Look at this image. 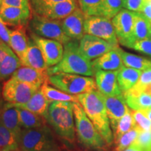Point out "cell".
<instances>
[{"mask_svg": "<svg viewBox=\"0 0 151 151\" xmlns=\"http://www.w3.org/2000/svg\"><path fill=\"white\" fill-rule=\"evenodd\" d=\"M123 8L133 12H141L144 0H122Z\"/></svg>", "mask_w": 151, "mask_h": 151, "instance_id": "ab89813d", "label": "cell"}, {"mask_svg": "<svg viewBox=\"0 0 151 151\" xmlns=\"http://www.w3.org/2000/svg\"><path fill=\"white\" fill-rule=\"evenodd\" d=\"M129 108L136 111H147L151 109V94L146 91L130 89L122 93Z\"/></svg>", "mask_w": 151, "mask_h": 151, "instance_id": "44dd1931", "label": "cell"}, {"mask_svg": "<svg viewBox=\"0 0 151 151\" xmlns=\"http://www.w3.org/2000/svg\"><path fill=\"white\" fill-rule=\"evenodd\" d=\"M123 8L122 0H104L103 16L113 18Z\"/></svg>", "mask_w": 151, "mask_h": 151, "instance_id": "d590c367", "label": "cell"}, {"mask_svg": "<svg viewBox=\"0 0 151 151\" xmlns=\"http://www.w3.org/2000/svg\"><path fill=\"white\" fill-rule=\"evenodd\" d=\"M21 66V62L18 57L12 49L9 48L6 55L0 65V83L12 76L15 71Z\"/></svg>", "mask_w": 151, "mask_h": 151, "instance_id": "484cf974", "label": "cell"}, {"mask_svg": "<svg viewBox=\"0 0 151 151\" xmlns=\"http://www.w3.org/2000/svg\"><path fill=\"white\" fill-rule=\"evenodd\" d=\"M62 1H66V0H30L32 8L39 6L51 4L60 2Z\"/></svg>", "mask_w": 151, "mask_h": 151, "instance_id": "7bdbcfd3", "label": "cell"}, {"mask_svg": "<svg viewBox=\"0 0 151 151\" xmlns=\"http://www.w3.org/2000/svg\"><path fill=\"white\" fill-rule=\"evenodd\" d=\"M0 17L6 25L18 27L24 26L31 18V9L12 6H2Z\"/></svg>", "mask_w": 151, "mask_h": 151, "instance_id": "e0dca14e", "label": "cell"}, {"mask_svg": "<svg viewBox=\"0 0 151 151\" xmlns=\"http://www.w3.org/2000/svg\"><path fill=\"white\" fill-rule=\"evenodd\" d=\"M11 151H22V150H20V149L19 148H16V149H14V150H11Z\"/></svg>", "mask_w": 151, "mask_h": 151, "instance_id": "f5cc1de1", "label": "cell"}, {"mask_svg": "<svg viewBox=\"0 0 151 151\" xmlns=\"http://www.w3.org/2000/svg\"><path fill=\"white\" fill-rule=\"evenodd\" d=\"M140 133L139 130L134 127L122 135L118 140L114 141L116 144L115 151H122L133 144L137 136Z\"/></svg>", "mask_w": 151, "mask_h": 151, "instance_id": "836d02e7", "label": "cell"}, {"mask_svg": "<svg viewBox=\"0 0 151 151\" xmlns=\"http://www.w3.org/2000/svg\"><path fill=\"white\" fill-rule=\"evenodd\" d=\"M50 101L46 97V96L43 94L42 91L39 88L32 97L30 98V99L26 104H17L19 106H21L22 108L27 109L32 112L39 115L46 119V117L48 114V107L50 105Z\"/></svg>", "mask_w": 151, "mask_h": 151, "instance_id": "cb8c5ba5", "label": "cell"}, {"mask_svg": "<svg viewBox=\"0 0 151 151\" xmlns=\"http://www.w3.org/2000/svg\"><path fill=\"white\" fill-rule=\"evenodd\" d=\"M79 41L71 40L64 45V53L58 65L47 69L50 76L59 73L93 76L94 71L91 60L87 59L79 49Z\"/></svg>", "mask_w": 151, "mask_h": 151, "instance_id": "7a4b0ae2", "label": "cell"}, {"mask_svg": "<svg viewBox=\"0 0 151 151\" xmlns=\"http://www.w3.org/2000/svg\"><path fill=\"white\" fill-rule=\"evenodd\" d=\"M29 39L26 35L24 26H20L14 30H11L9 47L18 57L20 62L25 55L29 46Z\"/></svg>", "mask_w": 151, "mask_h": 151, "instance_id": "603a6c76", "label": "cell"}, {"mask_svg": "<svg viewBox=\"0 0 151 151\" xmlns=\"http://www.w3.org/2000/svg\"><path fill=\"white\" fill-rule=\"evenodd\" d=\"M18 148V137L0 122V151H11Z\"/></svg>", "mask_w": 151, "mask_h": 151, "instance_id": "4dcf8cb0", "label": "cell"}, {"mask_svg": "<svg viewBox=\"0 0 151 151\" xmlns=\"http://www.w3.org/2000/svg\"><path fill=\"white\" fill-rule=\"evenodd\" d=\"M144 111L145 113H146L147 117H148V118L151 120V109H148V110L147 111Z\"/></svg>", "mask_w": 151, "mask_h": 151, "instance_id": "c3c4849f", "label": "cell"}, {"mask_svg": "<svg viewBox=\"0 0 151 151\" xmlns=\"http://www.w3.org/2000/svg\"><path fill=\"white\" fill-rule=\"evenodd\" d=\"M9 48L10 47L8 45L6 44L4 41L0 39V65L6 55L7 51H8Z\"/></svg>", "mask_w": 151, "mask_h": 151, "instance_id": "f6af8a7d", "label": "cell"}, {"mask_svg": "<svg viewBox=\"0 0 151 151\" xmlns=\"http://www.w3.org/2000/svg\"><path fill=\"white\" fill-rule=\"evenodd\" d=\"M86 16L78 7L62 20L63 32L72 40L80 41L84 36V21Z\"/></svg>", "mask_w": 151, "mask_h": 151, "instance_id": "2e32d148", "label": "cell"}, {"mask_svg": "<svg viewBox=\"0 0 151 151\" xmlns=\"http://www.w3.org/2000/svg\"><path fill=\"white\" fill-rule=\"evenodd\" d=\"M28 27L31 33L46 39L58 41L63 45L71 40L63 32L60 20H51L34 13L28 23Z\"/></svg>", "mask_w": 151, "mask_h": 151, "instance_id": "52a82bcc", "label": "cell"}, {"mask_svg": "<svg viewBox=\"0 0 151 151\" xmlns=\"http://www.w3.org/2000/svg\"><path fill=\"white\" fill-rule=\"evenodd\" d=\"M47 151H60V150H58V149L57 148V147H56V148H51V149H50V150H48Z\"/></svg>", "mask_w": 151, "mask_h": 151, "instance_id": "816d5d0a", "label": "cell"}, {"mask_svg": "<svg viewBox=\"0 0 151 151\" xmlns=\"http://www.w3.org/2000/svg\"><path fill=\"white\" fill-rule=\"evenodd\" d=\"M107 114L110 121L111 129H113L116 124L124 115L130 111L123 94L116 96H106L103 94Z\"/></svg>", "mask_w": 151, "mask_h": 151, "instance_id": "9a60e30c", "label": "cell"}, {"mask_svg": "<svg viewBox=\"0 0 151 151\" xmlns=\"http://www.w3.org/2000/svg\"><path fill=\"white\" fill-rule=\"evenodd\" d=\"M3 6L30 9L29 0H3Z\"/></svg>", "mask_w": 151, "mask_h": 151, "instance_id": "60d3db41", "label": "cell"}, {"mask_svg": "<svg viewBox=\"0 0 151 151\" xmlns=\"http://www.w3.org/2000/svg\"><path fill=\"white\" fill-rule=\"evenodd\" d=\"M145 151L151 150V131L141 132L133 143Z\"/></svg>", "mask_w": 151, "mask_h": 151, "instance_id": "74e56055", "label": "cell"}, {"mask_svg": "<svg viewBox=\"0 0 151 151\" xmlns=\"http://www.w3.org/2000/svg\"><path fill=\"white\" fill-rule=\"evenodd\" d=\"M76 0H66L32 8L35 14L51 20H63L78 8Z\"/></svg>", "mask_w": 151, "mask_h": 151, "instance_id": "7c38bea8", "label": "cell"}, {"mask_svg": "<svg viewBox=\"0 0 151 151\" xmlns=\"http://www.w3.org/2000/svg\"><path fill=\"white\" fill-rule=\"evenodd\" d=\"M20 62L22 66L34 68L41 71H46L48 68L40 48L31 39H29V46L25 55Z\"/></svg>", "mask_w": 151, "mask_h": 151, "instance_id": "7402d4cb", "label": "cell"}, {"mask_svg": "<svg viewBox=\"0 0 151 151\" xmlns=\"http://www.w3.org/2000/svg\"><path fill=\"white\" fill-rule=\"evenodd\" d=\"M145 91L148 92H149V93L151 94V85H150V86L147 87V88L146 89V90H145Z\"/></svg>", "mask_w": 151, "mask_h": 151, "instance_id": "681fc988", "label": "cell"}, {"mask_svg": "<svg viewBox=\"0 0 151 151\" xmlns=\"http://www.w3.org/2000/svg\"><path fill=\"white\" fill-rule=\"evenodd\" d=\"M147 39H151V22L142 13L136 12L133 31V45L137 41Z\"/></svg>", "mask_w": 151, "mask_h": 151, "instance_id": "4316f807", "label": "cell"}, {"mask_svg": "<svg viewBox=\"0 0 151 151\" xmlns=\"http://www.w3.org/2000/svg\"><path fill=\"white\" fill-rule=\"evenodd\" d=\"M38 90L39 88L33 85L11 78L3 85L2 96L6 102L24 104Z\"/></svg>", "mask_w": 151, "mask_h": 151, "instance_id": "9c48e42d", "label": "cell"}, {"mask_svg": "<svg viewBox=\"0 0 151 151\" xmlns=\"http://www.w3.org/2000/svg\"><path fill=\"white\" fill-rule=\"evenodd\" d=\"M30 37L40 48L48 67H53L61 61L64 53L62 43L52 39L39 37L31 32Z\"/></svg>", "mask_w": 151, "mask_h": 151, "instance_id": "8fae6325", "label": "cell"}, {"mask_svg": "<svg viewBox=\"0 0 151 151\" xmlns=\"http://www.w3.org/2000/svg\"><path fill=\"white\" fill-rule=\"evenodd\" d=\"M116 48L92 62L94 72L97 70L118 71L123 67L121 57Z\"/></svg>", "mask_w": 151, "mask_h": 151, "instance_id": "ffe728a7", "label": "cell"}, {"mask_svg": "<svg viewBox=\"0 0 151 151\" xmlns=\"http://www.w3.org/2000/svg\"><path fill=\"white\" fill-rule=\"evenodd\" d=\"M70 101L50 103L46 120L57 134L69 142H73L76 137L73 104Z\"/></svg>", "mask_w": 151, "mask_h": 151, "instance_id": "3957f363", "label": "cell"}, {"mask_svg": "<svg viewBox=\"0 0 151 151\" xmlns=\"http://www.w3.org/2000/svg\"><path fill=\"white\" fill-rule=\"evenodd\" d=\"M78 2L86 17L103 16L104 0H78Z\"/></svg>", "mask_w": 151, "mask_h": 151, "instance_id": "1f68e13d", "label": "cell"}, {"mask_svg": "<svg viewBox=\"0 0 151 151\" xmlns=\"http://www.w3.org/2000/svg\"><path fill=\"white\" fill-rule=\"evenodd\" d=\"M135 127L134 120L132 116L131 112L127 113L124 116L120 119V120L116 124V127L112 130L113 135V141H116L125 134L126 132Z\"/></svg>", "mask_w": 151, "mask_h": 151, "instance_id": "d6a6232c", "label": "cell"}, {"mask_svg": "<svg viewBox=\"0 0 151 151\" xmlns=\"http://www.w3.org/2000/svg\"><path fill=\"white\" fill-rule=\"evenodd\" d=\"M116 48L121 57L123 65L125 67L133 68V69H138L141 71L151 67L150 60L124 51L122 48L119 47V46H117Z\"/></svg>", "mask_w": 151, "mask_h": 151, "instance_id": "83f0119b", "label": "cell"}, {"mask_svg": "<svg viewBox=\"0 0 151 151\" xmlns=\"http://www.w3.org/2000/svg\"><path fill=\"white\" fill-rule=\"evenodd\" d=\"M11 30L6 27V24L3 22L0 17V39L9 46L10 44Z\"/></svg>", "mask_w": 151, "mask_h": 151, "instance_id": "b9f144b4", "label": "cell"}, {"mask_svg": "<svg viewBox=\"0 0 151 151\" xmlns=\"http://www.w3.org/2000/svg\"><path fill=\"white\" fill-rule=\"evenodd\" d=\"M2 6H3V0H0V12H1Z\"/></svg>", "mask_w": 151, "mask_h": 151, "instance_id": "f907efd6", "label": "cell"}, {"mask_svg": "<svg viewBox=\"0 0 151 151\" xmlns=\"http://www.w3.org/2000/svg\"><path fill=\"white\" fill-rule=\"evenodd\" d=\"M6 101L4 99L2 96V86L0 84V112H1V109H2Z\"/></svg>", "mask_w": 151, "mask_h": 151, "instance_id": "7dc6e473", "label": "cell"}, {"mask_svg": "<svg viewBox=\"0 0 151 151\" xmlns=\"http://www.w3.org/2000/svg\"><path fill=\"white\" fill-rule=\"evenodd\" d=\"M40 90L46 96L50 102L52 101H70V102H78V96L71 95L61 90L52 88L48 85V81L46 82L40 88Z\"/></svg>", "mask_w": 151, "mask_h": 151, "instance_id": "f546056e", "label": "cell"}, {"mask_svg": "<svg viewBox=\"0 0 151 151\" xmlns=\"http://www.w3.org/2000/svg\"><path fill=\"white\" fill-rule=\"evenodd\" d=\"M16 105L18 108L19 119H20L22 129H32V128L46 125L45 124L46 119L43 117L36 114V113L22 108L21 106H19L17 104Z\"/></svg>", "mask_w": 151, "mask_h": 151, "instance_id": "f1b7e54d", "label": "cell"}, {"mask_svg": "<svg viewBox=\"0 0 151 151\" xmlns=\"http://www.w3.org/2000/svg\"><path fill=\"white\" fill-rule=\"evenodd\" d=\"M134 120L135 127L139 132L151 131V120L149 119L143 111H136L130 109Z\"/></svg>", "mask_w": 151, "mask_h": 151, "instance_id": "e575fe53", "label": "cell"}, {"mask_svg": "<svg viewBox=\"0 0 151 151\" xmlns=\"http://www.w3.org/2000/svg\"><path fill=\"white\" fill-rule=\"evenodd\" d=\"M48 83L57 89L71 95L97 90L95 81L92 77L67 73H59L48 77Z\"/></svg>", "mask_w": 151, "mask_h": 151, "instance_id": "5b68a950", "label": "cell"}, {"mask_svg": "<svg viewBox=\"0 0 151 151\" xmlns=\"http://www.w3.org/2000/svg\"><path fill=\"white\" fill-rule=\"evenodd\" d=\"M48 77L47 71H41L29 67L21 66L15 71L11 78L33 85L39 89L43 84L48 82Z\"/></svg>", "mask_w": 151, "mask_h": 151, "instance_id": "ac0fdd59", "label": "cell"}, {"mask_svg": "<svg viewBox=\"0 0 151 151\" xmlns=\"http://www.w3.org/2000/svg\"><path fill=\"white\" fill-rule=\"evenodd\" d=\"M84 33L104 39L114 46H118V41L111 19L104 16L86 17Z\"/></svg>", "mask_w": 151, "mask_h": 151, "instance_id": "ba28073f", "label": "cell"}, {"mask_svg": "<svg viewBox=\"0 0 151 151\" xmlns=\"http://www.w3.org/2000/svg\"><path fill=\"white\" fill-rule=\"evenodd\" d=\"M78 102L108 146L113 143V135L103 94L98 90L78 94Z\"/></svg>", "mask_w": 151, "mask_h": 151, "instance_id": "6da1fadb", "label": "cell"}, {"mask_svg": "<svg viewBox=\"0 0 151 151\" xmlns=\"http://www.w3.org/2000/svg\"><path fill=\"white\" fill-rule=\"evenodd\" d=\"M0 122L15 134L18 139L22 127L19 119L18 108L15 104L6 101L0 112Z\"/></svg>", "mask_w": 151, "mask_h": 151, "instance_id": "d6986e66", "label": "cell"}, {"mask_svg": "<svg viewBox=\"0 0 151 151\" xmlns=\"http://www.w3.org/2000/svg\"><path fill=\"white\" fill-rule=\"evenodd\" d=\"M18 141L22 151H47L57 147L54 136L46 124L32 129H22Z\"/></svg>", "mask_w": 151, "mask_h": 151, "instance_id": "8992f818", "label": "cell"}, {"mask_svg": "<svg viewBox=\"0 0 151 151\" xmlns=\"http://www.w3.org/2000/svg\"><path fill=\"white\" fill-rule=\"evenodd\" d=\"M97 90L106 96L122 94L118 82V71L97 70L94 72Z\"/></svg>", "mask_w": 151, "mask_h": 151, "instance_id": "5bb4252c", "label": "cell"}, {"mask_svg": "<svg viewBox=\"0 0 151 151\" xmlns=\"http://www.w3.org/2000/svg\"><path fill=\"white\" fill-rule=\"evenodd\" d=\"M116 46L94 36L84 35L79 41V49L87 59L92 60L103 55Z\"/></svg>", "mask_w": 151, "mask_h": 151, "instance_id": "4fadbf2b", "label": "cell"}, {"mask_svg": "<svg viewBox=\"0 0 151 151\" xmlns=\"http://www.w3.org/2000/svg\"><path fill=\"white\" fill-rule=\"evenodd\" d=\"M73 107L76 134L81 144L92 150H105L108 145L86 115L81 104L74 102Z\"/></svg>", "mask_w": 151, "mask_h": 151, "instance_id": "277c9868", "label": "cell"}, {"mask_svg": "<svg viewBox=\"0 0 151 151\" xmlns=\"http://www.w3.org/2000/svg\"><path fill=\"white\" fill-rule=\"evenodd\" d=\"M122 151H145V150L141 148H140L139 146H137V145L132 144L129 147H128L127 148H126L125 150Z\"/></svg>", "mask_w": 151, "mask_h": 151, "instance_id": "bcb514c9", "label": "cell"}, {"mask_svg": "<svg viewBox=\"0 0 151 151\" xmlns=\"http://www.w3.org/2000/svg\"><path fill=\"white\" fill-rule=\"evenodd\" d=\"M132 48L137 51L151 56V39L137 41L133 45Z\"/></svg>", "mask_w": 151, "mask_h": 151, "instance_id": "f35d334b", "label": "cell"}, {"mask_svg": "<svg viewBox=\"0 0 151 151\" xmlns=\"http://www.w3.org/2000/svg\"><path fill=\"white\" fill-rule=\"evenodd\" d=\"M150 85H151V67L141 72L137 83L132 89L137 91H145Z\"/></svg>", "mask_w": 151, "mask_h": 151, "instance_id": "8d00e7d4", "label": "cell"}, {"mask_svg": "<svg viewBox=\"0 0 151 151\" xmlns=\"http://www.w3.org/2000/svg\"><path fill=\"white\" fill-rule=\"evenodd\" d=\"M142 71L123 66L118 71V82L122 93L132 89L139 81Z\"/></svg>", "mask_w": 151, "mask_h": 151, "instance_id": "d4e9b609", "label": "cell"}, {"mask_svg": "<svg viewBox=\"0 0 151 151\" xmlns=\"http://www.w3.org/2000/svg\"><path fill=\"white\" fill-rule=\"evenodd\" d=\"M136 12L122 9L112 18L118 43L132 48L133 46V31Z\"/></svg>", "mask_w": 151, "mask_h": 151, "instance_id": "30bf717a", "label": "cell"}, {"mask_svg": "<svg viewBox=\"0 0 151 151\" xmlns=\"http://www.w3.org/2000/svg\"><path fill=\"white\" fill-rule=\"evenodd\" d=\"M141 13L151 22V0H144V4Z\"/></svg>", "mask_w": 151, "mask_h": 151, "instance_id": "ee69618b", "label": "cell"}]
</instances>
